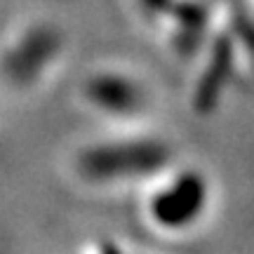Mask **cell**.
I'll return each instance as SVG.
<instances>
[{"label": "cell", "instance_id": "obj_1", "mask_svg": "<svg viewBox=\"0 0 254 254\" xmlns=\"http://www.w3.org/2000/svg\"><path fill=\"white\" fill-rule=\"evenodd\" d=\"M170 160L172 151L160 139H113L80 148L75 155V170L90 184H116L153 177Z\"/></svg>", "mask_w": 254, "mask_h": 254}, {"label": "cell", "instance_id": "obj_2", "mask_svg": "<svg viewBox=\"0 0 254 254\" xmlns=\"http://www.w3.org/2000/svg\"><path fill=\"white\" fill-rule=\"evenodd\" d=\"M207 198V179L195 170H184L148 198V217L163 231H184L202 217Z\"/></svg>", "mask_w": 254, "mask_h": 254}, {"label": "cell", "instance_id": "obj_3", "mask_svg": "<svg viewBox=\"0 0 254 254\" xmlns=\"http://www.w3.org/2000/svg\"><path fill=\"white\" fill-rule=\"evenodd\" d=\"M62 47V36L50 26L31 28L2 57V75L17 87H26L40 78Z\"/></svg>", "mask_w": 254, "mask_h": 254}, {"label": "cell", "instance_id": "obj_4", "mask_svg": "<svg viewBox=\"0 0 254 254\" xmlns=\"http://www.w3.org/2000/svg\"><path fill=\"white\" fill-rule=\"evenodd\" d=\"M85 99L109 116H136L144 106V92L132 78L120 73H97L85 82Z\"/></svg>", "mask_w": 254, "mask_h": 254}, {"label": "cell", "instance_id": "obj_5", "mask_svg": "<svg viewBox=\"0 0 254 254\" xmlns=\"http://www.w3.org/2000/svg\"><path fill=\"white\" fill-rule=\"evenodd\" d=\"M233 73V40L228 36H221L212 45L209 59L202 68L195 92H193V109L200 116H209L212 111L217 109L221 92L231 80Z\"/></svg>", "mask_w": 254, "mask_h": 254}, {"label": "cell", "instance_id": "obj_6", "mask_svg": "<svg viewBox=\"0 0 254 254\" xmlns=\"http://www.w3.org/2000/svg\"><path fill=\"white\" fill-rule=\"evenodd\" d=\"M146 7H151V9H165V7H170L174 0H141Z\"/></svg>", "mask_w": 254, "mask_h": 254}]
</instances>
